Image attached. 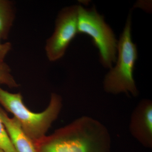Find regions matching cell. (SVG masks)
I'll use <instances>...</instances> for the list:
<instances>
[{
  "instance_id": "8",
  "label": "cell",
  "mask_w": 152,
  "mask_h": 152,
  "mask_svg": "<svg viewBox=\"0 0 152 152\" xmlns=\"http://www.w3.org/2000/svg\"><path fill=\"white\" fill-rule=\"evenodd\" d=\"M15 18L14 3L9 0H0V38L7 40Z\"/></svg>"
},
{
  "instance_id": "5",
  "label": "cell",
  "mask_w": 152,
  "mask_h": 152,
  "mask_svg": "<svg viewBox=\"0 0 152 152\" xmlns=\"http://www.w3.org/2000/svg\"><path fill=\"white\" fill-rule=\"evenodd\" d=\"M78 33L77 6L63 9L57 17L53 33L46 41L45 50L48 60L54 62L62 58Z\"/></svg>"
},
{
  "instance_id": "6",
  "label": "cell",
  "mask_w": 152,
  "mask_h": 152,
  "mask_svg": "<svg viewBox=\"0 0 152 152\" xmlns=\"http://www.w3.org/2000/svg\"><path fill=\"white\" fill-rule=\"evenodd\" d=\"M130 131L147 148L152 146V103L149 100L142 101L134 109L130 124Z\"/></svg>"
},
{
  "instance_id": "4",
  "label": "cell",
  "mask_w": 152,
  "mask_h": 152,
  "mask_svg": "<svg viewBox=\"0 0 152 152\" xmlns=\"http://www.w3.org/2000/svg\"><path fill=\"white\" fill-rule=\"evenodd\" d=\"M77 29L78 33L92 38L99 51L101 63L105 67L112 68L113 63L116 62L118 41L103 17L94 8L86 9L77 6Z\"/></svg>"
},
{
  "instance_id": "12",
  "label": "cell",
  "mask_w": 152,
  "mask_h": 152,
  "mask_svg": "<svg viewBox=\"0 0 152 152\" xmlns=\"http://www.w3.org/2000/svg\"><path fill=\"white\" fill-rule=\"evenodd\" d=\"M0 152H4L3 151H2L0 149Z\"/></svg>"
},
{
  "instance_id": "1",
  "label": "cell",
  "mask_w": 152,
  "mask_h": 152,
  "mask_svg": "<svg viewBox=\"0 0 152 152\" xmlns=\"http://www.w3.org/2000/svg\"><path fill=\"white\" fill-rule=\"evenodd\" d=\"M34 143L37 152H110L111 140L102 124L86 116Z\"/></svg>"
},
{
  "instance_id": "11",
  "label": "cell",
  "mask_w": 152,
  "mask_h": 152,
  "mask_svg": "<svg viewBox=\"0 0 152 152\" xmlns=\"http://www.w3.org/2000/svg\"><path fill=\"white\" fill-rule=\"evenodd\" d=\"M0 38V63L4 62L7 55L10 51L12 48V45L10 42L2 43Z\"/></svg>"
},
{
  "instance_id": "9",
  "label": "cell",
  "mask_w": 152,
  "mask_h": 152,
  "mask_svg": "<svg viewBox=\"0 0 152 152\" xmlns=\"http://www.w3.org/2000/svg\"><path fill=\"white\" fill-rule=\"evenodd\" d=\"M5 85L10 88H16L18 84L11 74V68L7 63H0V85Z\"/></svg>"
},
{
  "instance_id": "3",
  "label": "cell",
  "mask_w": 152,
  "mask_h": 152,
  "mask_svg": "<svg viewBox=\"0 0 152 152\" xmlns=\"http://www.w3.org/2000/svg\"><path fill=\"white\" fill-rule=\"evenodd\" d=\"M118 51L116 65L105 78L104 89L107 92L113 94L130 92L136 96L138 92L133 78V72L137 58V51L136 45L132 41L130 15L128 17L118 42Z\"/></svg>"
},
{
  "instance_id": "2",
  "label": "cell",
  "mask_w": 152,
  "mask_h": 152,
  "mask_svg": "<svg viewBox=\"0 0 152 152\" xmlns=\"http://www.w3.org/2000/svg\"><path fill=\"white\" fill-rule=\"evenodd\" d=\"M0 104L14 115L24 132L35 142L46 136L58 118L62 107V99L57 94H51L47 108L36 113L25 106L20 93H10L0 87Z\"/></svg>"
},
{
  "instance_id": "7",
  "label": "cell",
  "mask_w": 152,
  "mask_h": 152,
  "mask_svg": "<svg viewBox=\"0 0 152 152\" xmlns=\"http://www.w3.org/2000/svg\"><path fill=\"white\" fill-rule=\"evenodd\" d=\"M0 118L17 152H37L34 143L24 132L16 119L10 118L1 107Z\"/></svg>"
},
{
  "instance_id": "10",
  "label": "cell",
  "mask_w": 152,
  "mask_h": 152,
  "mask_svg": "<svg viewBox=\"0 0 152 152\" xmlns=\"http://www.w3.org/2000/svg\"><path fill=\"white\" fill-rule=\"evenodd\" d=\"M0 149L4 152H17L0 118Z\"/></svg>"
}]
</instances>
